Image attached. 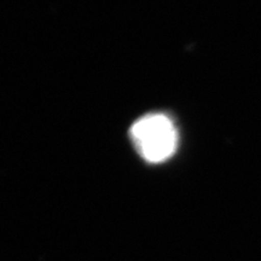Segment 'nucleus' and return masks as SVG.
I'll return each instance as SVG.
<instances>
[{"mask_svg":"<svg viewBox=\"0 0 261 261\" xmlns=\"http://www.w3.org/2000/svg\"><path fill=\"white\" fill-rule=\"evenodd\" d=\"M130 138L140 156L151 163L171 158L178 144L174 123L161 114L140 117L130 128Z\"/></svg>","mask_w":261,"mask_h":261,"instance_id":"obj_1","label":"nucleus"}]
</instances>
